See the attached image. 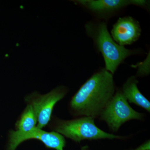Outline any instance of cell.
I'll use <instances>...</instances> for the list:
<instances>
[{"instance_id": "obj_8", "label": "cell", "mask_w": 150, "mask_h": 150, "mask_svg": "<svg viewBox=\"0 0 150 150\" xmlns=\"http://www.w3.org/2000/svg\"><path fill=\"white\" fill-rule=\"evenodd\" d=\"M76 3L98 13L114 11L130 5L145 6L147 3L143 0H79Z\"/></svg>"}, {"instance_id": "obj_4", "label": "cell", "mask_w": 150, "mask_h": 150, "mask_svg": "<svg viewBox=\"0 0 150 150\" xmlns=\"http://www.w3.org/2000/svg\"><path fill=\"white\" fill-rule=\"evenodd\" d=\"M144 117L143 113L134 110L129 105L122 91L119 90L115 92L99 118L105 121L111 131L116 132L123 123L130 120H142Z\"/></svg>"}, {"instance_id": "obj_1", "label": "cell", "mask_w": 150, "mask_h": 150, "mask_svg": "<svg viewBox=\"0 0 150 150\" xmlns=\"http://www.w3.org/2000/svg\"><path fill=\"white\" fill-rule=\"evenodd\" d=\"M115 93L112 74L101 69L86 81L72 98L70 111L75 116L99 118Z\"/></svg>"}, {"instance_id": "obj_5", "label": "cell", "mask_w": 150, "mask_h": 150, "mask_svg": "<svg viewBox=\"0 0 150 150\" xmlns=\"http://www.w3.org/2000/svg\"><path fill=\"white\" fill-rule=\"evenodd\" d=\"M67 93V89L62 86L46 94L34 92L25 98V101L31 105L35 112L37 127L42 129L48 125L55 105L64 97Z\"/></svg>"}, {"instance_id": "obj_6", "label": "cell", "mask_w": 150, "mask_h": 150, "mask_svg": "<svg viewBox=\"0 0 150 150\" xmlns=\"http://www.w3.org/2000/svg\"><path fill=\"white\" fill-rule=\"evenodd\" d=\"M7 150H15L23 142L30 139L39 140L46 147L56 150H63L66 144L64 137L55 131L47 132L36 127L27 132L12 130L9 133Z\"/></svg>"}, {"instance_id": "obj_2", "label": "cell", "mask_w": 150, "mask_h": 150, "mask_svg": "<svg viewBox=\"0 0 150 150\" xmlns=\"http://www.w3.org/2000/svg\"><path fill=\"white\" fill-rule=\"evenodd\" d=\"M85 29L103 56L105 69L112 74L126 58L134 54V51L115 43L108 32L105 22H89L85 25Z\"/></svg>"}, {"instance_id": "obj_10", "label": "cell", "mask_w": 150, "mask_h": 150, "mask_svg": "<svg viewBox=\"0 0 150 150\" xmlns=\"http://www.w3.org/2000/svg\"><path fill=\"white\" fill-rule=\"evenodd\" d=\"M37 124V118L35 112L31 105L28 104L16 123V129L19 132H28L36 128Z\"/></svg>"}, {"instance_id": "obj_7", "label": "cell", "mask_w": 150, "mask_h": 150, "mask_svg": "<svg viewBox=\"0 0 150 150\" xmlns=\"http://www.w3.org/2000/svg\"><path fill=\"white\" fill-rule=\"evenodd\" d=\"M142 29L139 23L131 16L119 18L113 25L111 36L120 46L131 45L139 38Z\"/></svg>"}, {"instance_id": "obj_9", "label": "cell", "mask_w": 150, "mask_h": 150, "mask_svg": "<svg viewBox=\"0 0 150 150\" xmlns=\"http://www.w3.org/2000/svg\"><path fill=\"white\" fill-rule=\"evenodd\" d=\"M139 81L134 76L130 77L123 85L122 91L128 102L133 103L150 112V102L139 90Z\"/></svg>"}, {"instance_id": "obj_3", "label": "cell", "mask_w": 150, "mask_h": 150, "mask_svg": "<svg viewBox=\"0 0 150 150\" xmlns=\"http://www.w3.org/2000/svg\"><path fill=\"white\" fill-rule=\"evenodd\" d=\"M94 120L92 117L87 116L71 120L55 118L51 128L54 131L78 143L85 140L123 139L121 136L108 133L99 129L95 123Z\"/></svg>"}, {"instance_id": "obj_11", "label": "cell", "mask_w": 150, "mask_h": 150, "mask_svg": "<svg viewBox=\"0 0 150 150\" xmlns=\"http://www.w3.org/2000/svg\"><path fill=\"white\" fill-rule=\"evenodd\" d=\"M135 150H150V141H148Z\"/></svg>"}, {"instance_id": "obj_12", "label": "cell", "mask_w": 150, "mask_h": 150, "mask_svg": "<svg viewBox=\"0 0 150 150\" xmlns=\"http://www.w3.org/2000/svg\"><path fill=\"white\" fill-rule=\"evenodd\" d=\"M81 150H89V147L88 146H83L81 149Z\"/></svg>"}]
</instances>
